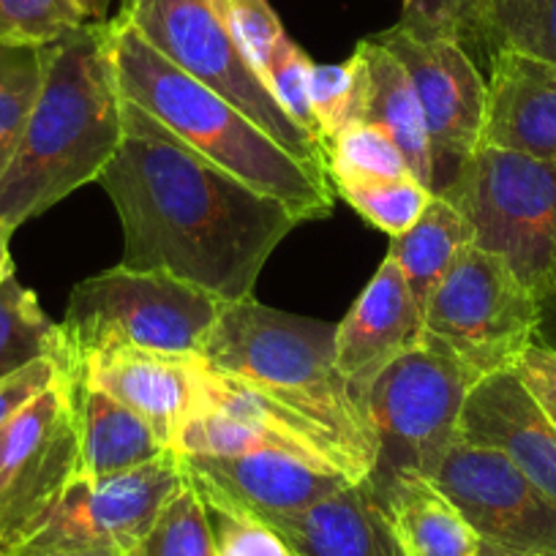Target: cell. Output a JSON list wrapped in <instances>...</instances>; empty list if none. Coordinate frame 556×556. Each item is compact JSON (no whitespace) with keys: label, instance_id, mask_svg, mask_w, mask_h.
I'll use <instances>...</instances> for the list:
<instances>
[{"label":"cell","instance_id":"cell-1","mask_svg":"<svg viewBox=\"0 0 556 556\" xmlns=\"http://www.w3.org/2000/svg\"><path fill=\"white\" fill-rule=\"evenodd\" d=\"M99 186L121 218L123 267L169 273L224 303L254 298L273 251L306 224L126 99L121 146Z\"/></svg>","mask_w":556,"mask_h":556},{"label":"cell","instance_id":"cell-2","mask_svg":"<svg viewBox=\"0 0 556 556\" xmlns=\"http://www.w3.org/2000/svg\"><path fill=\"white\" fill-rule=\"evenodd\" d=\"M123 137V96L106 23H85L45 45V79L12 162L0 175V222L23 227L88 184H99Z\"/></svg>","mask_w":556,"mask_h":556},{"label":"cell","instance_id":"cell-3","mask_svg":"<svg viewBox=\"0 0 556 556\" xmlns=\"http://www.w3.org/2000/svg\"><path fill=\"white\" fill-rule=\"evenodd\" d=\"M106 45L123 99L156 117L218 167L287 202L303 222L330 216L333 191L325 169L287 151L224 96L159 55L123 20L106 23Z\"/></svg>","mask_w":556,"mask_h":556},{"label":"cell","instance_id":"cell-4","mask_svg":"<svg viewBox=\"0 0 556 556\" xmlns=\"http://www.w3.org/2000/svg\"><path fill=\"white\" fill-rule=\"evenodd\" d=\"M202 361L312 420L341 453L350 478H368L377 440L336 363V325L276 312L254 298L227 303Z\"/></svg>","mask_w":556,"mask_h":556},{"label":"cell","instance_id":"cell-5","mask_svg":"<svg viewBox=\"0 0 556 556\" xmlns=\"http://www.w3.org/2000/svg\"><path fill=\"white\" fill-rule=\"evenodd\" d=\"M227 303L162 270L115 265L72 290L61 325V371L106 346L202 357Z\"/></svg>","mask_w":556,"mask_h":556},{"label":"cell","instance_id":"cell-6","mask_svg":"<svg viewBox=\"0 0 556 556\" xmlns=\"http://www.w3.org/2000/svg\"><path fill=\"white\" fill-rule=\"evenodd\" d=\"M538 333V295L491 251L467 245L424 312L420 346L456 363L475 384L513 371Z\"/></svg>","mask_w":556,"mask_h":556},{"label":"cell","instance_id":"cell-7","mask_svg":"<svg viewBox=\"0 0 556 556\" xmlns=\"http://www.w3.org/2000/svg\"><path fill=\"white\" fill-rule=\"evenodd\" d=\"M478 249L502 256L538 295L556 267V164L480 146L442 191Z\"/></svg>","mask_w":556,"mask_h":556},{"label":"cell","instance_id":"cell-8","mask_svg":"<svg viewBox=\"0 0 556 556\" xmlns=\"http://www.w3.org/2000/svg\"><path fill=\"white\" fill-rule=\"evenodd\" d=\"M472 388L456 363L420 344L395 357L366 395L377 440L366 483L377 489L406 475L434 478L458 440L464 401Z\"/></svg>","mask_w":556,"mask_h":556},{"label":"cell","instance_id":"cell-9","mask_svg":"<svg viewBox=\"0 0 556 556\" xmlns=\"http://www.w3.org/2000/svg\"><path fill=\"white\" fill-rule=\"evenodd\" d=\"M159 55L205 83L303 162L325 169L323 146L287 115L245 63L213 0H121L115 14Z\"/></svg>","mask_w":556,"mask_h":556},{"label":"cell","instance_id":"cell-10","mask_svg":"<svg viewBox=\"0 0 556 556\" xmlns=\"http://www.w3.org/2000/svg\"><path fill=\"white\" fill-rule=\"evenodd\" d=\"M184 480L175 451L110 478L93 480L77 472L50 516L14 554L101 548L131 556Z\"/></svg>","mask_w":556,"mask_h":556},{"label":"cell","instance_id":"cell-11","mask_svg":"<svg viewBox=\"0 0 556 556\" xmlns=\"http://www.w3.org/2000/svg\"><path fill=\"white\" fill-rule=\"evenodd\" d=\"M79 472L72 401L63 377L9 420L0 453V556L39 529Z\"/></svg>","mask_w":556,"mask_h":556},{"label":"cell","instance_id":"cell-12","mask_svg":"<svg viewBox=\"0 0 556 556\" xmlns=\"http://www.w3.org/2000/svg\"><path fill=\"white\" fill-rule=\"evenodd\" d=\"M374 39L393 52L415 85L434 164L431 194H442L480 148L489 110V79L453 39H424L404 25H393Z\"/></svg>","mask_w":556,"mask_h":556},{"label":"cell","instance_id":"cell-13","mask_svg":"<svg viewBox=\"0 0 556 556\" xmlns=\"http://www.w3.org/2000/svg\"><path fill=\"white\" fill-rule=\"evenodd\" d=\"M431 483L485 543L556 554V505L505 453L458 437Z\"/></svg>","mask_w":556,"mask_h":556},{"label":"cell","instance_id":"cell-14","mask_svg":"<svg viewBox=\"0 0 556 556\" xmlns=\"http://www.w3.org/2000/svg\"><path fill=\"white\" fill-rule=\"evenodd\" d=\"M186 480L207 507L254 516L260 521L301 513L355 480L336 469L314 467L287 453L245 456H180Z\"/></svg>","mask_w":556,"mask_h":556},{"label":"cell","instance_id":"cell-15","mask_svg":"<svg viewBox=\"0 0 556 556\" xmlns=\"http://www.w3.org/2000/svg\"><path fill=\"white\" fill-rule=\"evenodd\" d=\"M61 374H79L137 412L173 451L184 424L200 409V357L106 346Z\"/></svg>","mask_w":556,"mask_h":556},{"label":"cell","instance_id":"cell-16","mask_svg":"<svg viewBox=\"0 0 556 556\" xmlns=\"http://www.w3.org/2000/svg\"><path fill=\"white\" fill-rule=\"evenodd\" d=\"M420 333L424 312L417 308L401 267L384 256L366 290L336 325V363L363 406L374 379L395 357L415 350Z\"/></svg>","mask_w":556,"mask_h":556},{"label":"cell","instance_id":"cell-17","mask_svg":"<svg viewBox=\"0 0 556 556\" xmlns=\"http://www.w3.org/2000/svg\"><path fill=\"white\" fill-rule=\"evenodd\" d=\"M458 437L505 453L556 505V426L516 371L485 377L469 390Z\"/></svg>","mask_w":556,"mask_h":556},{"label":"cell","instance_id":"cell-18","mask_svg":"<svg viewBox=\"0 0 556 556\" xmlns=\"http://www.w3.org/2000/svg\"><path fill=\"white\" fill-rule=\"evenodd\" d=\"M480 146L556 164V63L496 50Z\"/></svg>","mask_w":556,"mask_h":556},{"label":"cell","instance_id":"cell-19","mask_svg":"<svg viewBox=\"0 0 556 556\" xmlns=\"http://www.w3.org/2000/svg\"><path fill=\"white\" fill-rule=\"evenodd\" d=\"M265 523L287 540L295 556H409L366 480Z\"/></svg>","mask_w":556,"mask_h":556},{"label":"cell","instance_id":"cell-20","mask_svg":"<svg viewBox=\"0 0 556 556\" xmlns=\"http://www.w3.org/2000/svg\"><path fill=\"white\" fill-rule=\"evenodd\" d=\"M72 401L74 431L79 447V475L110 478L142 464L156 462L169 451L156 431L126 404L96 388L79 374H61Z\"/></svg>","mask_w":556,"mask_h":556},{"label":"cell","instance_id":"cell-21","mask_svg":"<svg viewBox=\"0 0 556 556\" xmlns=\"http://www.w3.org/2000/svg\"><path fill=\"white\" fill-rule=\"evenodd\" d=\"M371 491L409 556H480V534L429 478L406 475Z\"/></svg>","mask_w":556,"mask_h":556},{"label":"cell","instance_id":"cell-22","mask_svg":"<svg viewBox=\"0 0 556 556\" xmlns=\"http://www.w3.org/2000/svg\"><path fill=\"white\" fill-rule=\"evenodd\" d=\"M366 61V106L363 123L382 128L404 153L406 167L426 189L434 186V164H431L429 137L415 85L406 68L395 61L390 50H384L374 36L357 45Z\"/></svg>","mask_w":556,"mask_h":556},{"label":"cell","instance_id":"cell-23","mask_svg":"<svg viewBox=\"0 0 556 556\" xmlns=\"http://www.w3.org/2000/svg\"><path fill=\"white\" fill-rule=\"evenodd\" d=\"M475 243V235L464 213L442 194L431 197L424 216L417 218L404 235L390 238L388 256L401 267L415 298L417 308L426 312L431 295L451 273L456 260L467 245Z\"/></svg>","mask_w":556,"mask_h":556},{"label":"cell","instance_id":"cell-24","mask_svg":"<svg viewBox=\"0 0 556 556\" xmlns=\"http://www.w3.org/2000/svg\"><path fill=\"white\" fill-rule=\"evenodd\" d=\"M173 451L178 456H245V453L276 451L303 458V462L314 464V467L341 472L328 456L290 440V437H281L276 431L265 429V426L245 424V420H238V417L222 415V412L213 409H197L186 420L184 429L175 437Z\"/></svg>","mask_w":556,"mask_h":556},{"label":"cell","instance_id":"cell-25","mask_svg":"<svg viewBox=\"0 0 556 556\" xmlns=\"http://www.w3.org/2000/svg\"><path fill=\"white\" fill-rule=\"evenodd\" d=\"M39 361L61 363V325L12 276L0 285V382Z\"/></svg>","mask_w":556,"mask_h":556},{"label":"cell","instance_id":"cell-26","mask_svg":"<svg viewBox=\"0 0 556 556\" xmlns=\"http://www.w3.org/2000/svg\"><path fill=\"white\" fill-rule=\"evenodd\" d=\"M45 79V45L0 41V175L12 162Z\"/></svg>","mask_w":556,"mask_h":556},{"label":"cell","instance_id":"cell-27","mask_svg":"<svg viewBox=\"0 0 556 556\" xmlns=\"http://www.w3.org/2000/svg\"><path fill=\"white\" fill-rule=\"evenodd\" d=\"M325 173L330 184H371L412 175L404 153L382 128L350 123L325 146ZM415 178V175H412Z\"/></svg>","mask_w":556,"mask_h":556},{"label":"cell","instance_id":"cell-28","mask_svg":"<svg viewBox=\"0 0 556 556\" xmlns=\"http://www.w3.org/2000/svg\"><path fill=\"white\" fill-rule=\"evenodd\" d=\"M485 55L516 50L556 63V0H483Z\"/></svg>","mask_w":556,"mask_h":556},{"label":"cell","instance_id":"cell-29","mask_svg":"<svg viewBox=\"0 0 556 556\" xmlns=\"http://www.w3.org/2000/svg\"><path fill=\"white\" fill-rule=\"evenodd\" d=\"M131 556H216L211 513L189 480L162 507L156 523Z\"/></svg>","mask_w":556,"mask_h":556},{"label":"cell","instance_id":"cell-30","mask_svg":"<svg viewBox=\"0 0 556 556\" xmlns=\"http://www.w3.org/2000/svg\"><path fill=\"white\" fill-rule=\"evenodd\" d=\"M366 106V61L357 50L344 63H325L312 72V112L319 146H328L350 123L363 121Z\"/></svg>","mask_w":556,"mask_h":556},{"label":"cell","instance_id":"cell-31","mask_svg":"<svg viewBox=\"0 0 556 556\" xmlns=\"http://www.w3.org/2000/svg\"><path fill=\"white\" fill-rule=\"evenodd\" d=\"M336 191L344 197V202L357 216H363L390 238L404 235L417 218L424 216L426 205L434 197L412 175L371 180V184H336Z\"/></svg>","mask_w":556,"mask_h":556},{"label":"cell","instance_id":"cell-32","mask_svg":"<svg viewBox=\"0 0 556 556\" xmlns=\"http://www.w3.org/2000/svg\"><path fill=\"white\" fill-rule=\"evenodd\" d=\"M218 17L227 25L240 55L251 68L265 77L273 52L287 39V30L267 0H213Z\"/></svg>","mask_w":556,"mask_h":556},{"label":"cell","instance_id":"cell-33","mask_svg":"<svg viewBox=\"0 0 556 556\" xmlns=\"http://www.w3.org/2000/svg\"><path fill=\"white\" fill-rule=\"evenodd\" d=\"M424 39H453L469 52L483 47V0H406L401 23Z\"/></svg>","mask_w":556,"mask_h":556},{"label":"cell","instance_id":"cell-34","mask_svg":"<svg viewBox=\"0 0 556 556\" xmlns=\"http://www.w3.org/2000/svg\"><path fill=\"white\" fill-rule=\"evenodd\" d=\"M85 25L74 0H0V41L50 45Z\"/></svg>","mask_w":556,"mask_h":556},{"label":"cell","instance_id":"cell-35","mask_svg":"<svg viewBox=\"0 0 556 556\" xmlns=\"http://www.w3.org/2000/svg\"><path fill=\"white\" fill-rule=\"evenodd\" d=\"M312 58L287 36V39L276 47V52H273L262 83L270 90L273 99L278 101V106H281L303 131L312 134L319 142L317 123H314L312 112Z\"/></svg>","mask_w":556,"mask_h":556},{"label":"cell","instance_id":"cell-36","mask_svg":"<svg viewBox=\"0 0 556 556\" xmlns=\"http://www.w3.org/2000/svg\"><path fill=\"white\" fill-rule=\"evenodd\" d=\"M213 540H216V556H295L287 540L254 516L232 510H213Z\"/></svg>","mask_w":556,"mask_h":556},{"label":"cell","instance_id":"cell-37","mask_svg":"<svg viewBox=\"0 0 556 556\" xmlns=\"http://www.w3.org/2000/svg\"><path fill=\"white\" fill-rule=\"evenodd\" d=\"M61 379V366L58 361H39L34 366L23 368L14 377L3 379L0 382V429L23 409L25 404L36 399L39 393H45L47 388Z\"/></svg>","mask_w":556,"mask_h":556},{"label":"cell","instance_id":"cell-38","mask_svg":"<svg viewBox=\"0 0 556 556\" xmlns=\"http://www.w3.org/2000/svg\"><path fill=\"white\" fill-rule=\"evenodd\" d=\"M513 371L521 379L527 393L538 401L545 417L556 426V352L543 344H532Z\"/></svg>","mask_w":556,"mask_h":556},{"label":"cell","instance_id":"cell-39","mask_svg":"<svg viewBox=\"0 0 556 556\" xmlns=\"http://www.w3.org/2000/svg\"><path fill=\"white\" fill-rule=\"evenodd\" d=\"M534 344H543L556 352V267L551 278L538 292V333Z\"/></svg>","mask_w":556,"mask_h":556},{"label":"cell","instance_id":"cell-40","mask_svg":"<svg viewBox=\"0 0 556 556\" xmlns=\"http://www.w3.org/2000/svg\"><path fill=\"white\" fill-rule=\"evenodd\" d=\"M12 232L7 222H0V285L7 278L14 276V262H12Z\"/></svg>","mask_w":556,"mask_h":556},{"label":"cell","instance_id":"cell-41","mask_svg":"<svg viewBox=\"0 0 556 556\" xmlns=\"http://www.w3.org/2000/svg\"><path fill=\"white\" fill-rule=\"evenodd\" d=\"M77 9L83 12L85 23H101L104 20V9H106V0H74Z\"/></svg>","mask_w":556,"mask_h":556},{"label":"cell","instance_id":"cell-42","mask_svg":"<svg viewBox=\"0 0 556 556\" xmlns=\"http://www.w3.org/2000/svg\"><path fill=\"white\" fill-rule=\"evenodd\" d=\"M480 556H556V554H538V551H516V548H505V545L496 543H480Z\"/></svg>","mask_w":556,"mask_h":556},{"label":"cell","instance_id":"cell-43","mask_svg":"<svg viewBox=\"0 0 556 556\" xmlns=\"http://www.w3.org/2000/svg\"><path fill=\"white\" fill-rule=\"evenodd\" d=\"M14 556H126V554H121V551L83 548V551H41V554H14Z\"/></svg>","mask_w":556,"mask_h":556},{"label":"cell","instance_id":"cell-44","mask_svg":"<svg viewBox=\"0 0 556 556\" xmlns=\"http://www.w3.org/2000/svg\"><path fill=\"white\" fill-rule=\"evenodd\" d=\"M9 426V424H7ZM7 426L0 429V453H3V437H7Z\"/></svg>","mask_w":556,"mask_h":556},{"label":"cell","instance_id":"cell-45","mask_svg":"<svg viewBox=\"0 0 556 556\" xmlns=\"http://www.w3.org/2000/svg\"><path fill=\"white\" fill-rule=\"evenodd\" d=\"M404 3H406V0H404Z\"/></svg>","mask_w":556,"mask_h":556}]
</instances>
